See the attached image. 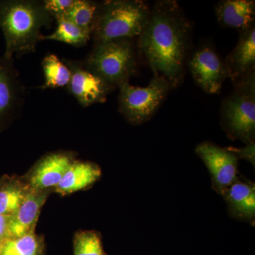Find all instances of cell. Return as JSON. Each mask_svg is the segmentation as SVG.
<instances>
[{"label":"cell","mask_w":255,"mask_h":255,"mask_svg":"<svg viewBox=\"0 0 255 255\" xmlns=\"http://www.w3.org/2000/svg\"><path fill=\"white\" fill-rule=\"evenodd\" d=\"M193 26L177 1L159 0L150 9L136 47L153 72L172 89L182 84L191 44Z\"/></svg>","instance_id":"1"},{"label":"cell","mask_w":255,"mask_h":255,"mask_svg":"<svg viewBox=\"0 0 255 255\" xmlns=\"http://www.w3.org/2000/svg\"><path fill=\"white\" fill-rule=\"evenodd\" d=\"M53 18L43 1L0 0V28L4 34V56L13 58L36 50L41 30L49 28Z\"/></svg>","instance_id":"2"},{"label":"cell","mask_w":255,"mask_h":255,"mask_svg":"<svg viewBox=\"0 0 255 255\" xmlns=\"http://www.w3.org/2000/svg\"><path fill=\"white\" fill-rule=\"evenodd\" d=\"M150 8L141 0L100 2L92 28L95 43L137 38L145 28Z\"/></svg>","instance_id":"3"},{"label":"cell","mask_w":255,"mask_h":255,"mask_svg":"<svg viewBox=\"0 0 255 255\" xmlns=\"http://www.w3.org/2000/svg\"><path fill=\"white\" fill-rule=\"evenodd\" d=\"M84 65L114 89L129 82L137 72L136 44L134 39L94 43Z\"/></svg>","instance_id":"4"},{"label":"cell","mask_w":255,"mask_h":255,"mask_svg":"<svg viewBox=\"0 0 255 255\" xmlns=\"http://www.w3.org/2000/svg\"><path fill=\"white\" fill-rule=\"evenodd\" d=\"M221 107L223 124L233 136L253 142L255 131V73L235 82Z\"/></svg>","instance_id":"5"},{"label":"cell","mask_w":255,"mask_h":255,"mask_svg":"<svg viewBox=\"0 0 255 255\" xmlns=\"http://www.w3.org/2000/svg\"><path fill=\"white\" fill-rule=\"evenodd\" d=\"M119 88V112L132 125L150 120L172 90L167 81L156 76L147 87L132 86L126 82Z\"/></svg>","instance_id":"6"},{"label":"cell","mask_w":255,"mask_h":255,"mask_svg":"<svg viewBox=\"0 0 255 255\" xmlns=\"http://www.w3.org/2000/svg\"><path fill=\"white\" fill-rule=\"evenodd\" d=\"M187 66L196 85L209 95L219 92L228 78L224 60L210 45L199 47L189 56Z\"/></svg>","instance_id":"7"},{"label":"cell","mask_w":255,"mask_h":255,"mask_svg":"<svg viewBox=\"0 0 255 255\" xmlns=\"http://www.w3.org/2000/svg\"><path fill=\"white\" fill-rule=\"evenodd\" d=\"M66 65L71 73L67 90L82 107H88L106 102L114 87L92 73L83 63L66 60Z\"/></svg>","instance_id":"8"},{"label":"cell","mask_w":255,"mask_h":255,"mask_svg":"<svg viewBox=\"0 0 255 255\" xmlns=\"http://www.w3.org/2000/svg\"><path fill=\"white\" fill-rule=\"evenodd\" d=\"M75 157L71 152H57L43 156L23 177L34 189L47 190L57 187Z\"/></svg>","instance_id":"9"},{"label":"cell","mask_w":255,"mask_h":255,"mask_svg":"<svg viewBox=\"0 0 255 255\" xmlns=\"http://www.w3.org/2000/svg\"><path fill=\"white\" fill-rule=\"evenodd\" d=\"M196 153L204 161L220 189L230 187L235 182L238 171L236 154L208 142L199 144Z\"/></svg>","instance_id":"10"},{"label":"cell","mask_w":255,"mask_h":255,"mask_svg":"<svg viewBox=\"0 0 255 255\" xmlns=\"http://www.w3.org/2000/svg\"><path fill=\"white\" fill-rule=\"evenodd\" d=\"M224 62L233 83L255 73V23L240 31L237 44Z\"/></svg>","instance_id":"11"},{"label":"cell","mask_w":255,"mask_h":255,"mask_svg":"<svg viewBox=\"0 0 255 255\" xmlns=\"http://www.w3.org/2000/svg\"><path fill=\"white\" fill-rule=\"evenodd\" d=\"M50 189H32L16 212L9 217V238H19L34 232L40 213L49 196Z\"/></svg>","instance_id":"12"},{"label":"cell","mask_w":255,"mask_h":255,"mask_svg":"<svg viewBox=\"0 0 255 255\" xmlns=\"http://www.w3.org/2000/svg\"><path fill=\"white\" fill-rule=\"evenodd\" d=\"M13 58H0V126L16 112L21 100L22 88Z\"/></svg>","instance_id":"13"},{"label":"cell","mask_w":255,"mask_h":255,"mask_svg":"<svg viewBox=\"0 0 255 255\" xmlns=\"http://www.w3.org/2000/svg\"><path fill=\"white\" fill-rule=\"evenodd\" d=\"M214 11L218 23L223 28L241 31L255 24L254 0H222L214 6Z\"/></svg>","instance_id":"14"},{"label":"cell","mask_w":255,"mask_h":255,"mask_svg":"<svg viewBox=\"0 0 255 255\" xmlns=\"http://www.w3.org/2000/svg\"><path fill=\"white\" fill-rule=\"evenodd\" d=\"M101 169L97 164L75 160L54 190L64 196L86 189L100 177Z\"/></svg>","instance_id":"15"},{"label":"cell","mask_w":255,"mask_h":255,"mask_svg":"<svg viewBox=\"0 0 255 255\" xmlns=\"http://www.w3.org/2000/svg\"><path fill=\"white\" fill-rule=\"evenodd\" d=\"M31 189L23 177L4 175L0 178V215L12 216Z\"/></svg>","instance_id":"16"},{"label":"cell","mask_w":255,"mask_h":255,"mask_svg":"<svg viewBox=\"0 0 255 255\" xmlns=\"http://www.w3.org/2000/svg\"><path fill=\"white\" fill-rule=\"evenodd\" d=\"M57 27L55 31L48 36H42L41 41L50 40L63 42L75 47L85 46L92 37L91 32L82 29L62 16L55 18Z\"/></svg>","instance_id":"17"},{"label":"cell","mask_w":255,"mask_h":255,"mask_svg":"<svg viewBox=\"0 0 255 255\" xmlns=\"http://www.w3.org/2000/svg\"><path fill=\"white\" fill-rule=\"evenodd\" d=\"M43 238L32 232L19 238H8L0 246V255H44Z\"/></svg>","instance_id":"18"},{"label":"cell","mask_w":255,"mask_h":255,"mask_svg":"<svg viewBox=\"0 0 255 255\" xmlns=\"http://www.w3.org/2000/svg\"><path fill=\"white\" fill-rule=\"evenodd\" d=\"M45 82L41 89H56L67 87L71 73L68 65L54 54L47 55L42 60Z\"/></svg>","instance_id":"19"},{"label":"cell","mask_w":255,"mask_h":255,"mask_svg":"<svg viewBox=\"0 0 255 255\" xmlns=\"http://www.w3.org/2000/svg\"><path fill=\"white\" fill-rule=\"evenodd\" d=\"M228 200L236 212L246 217L255 213V187L243 182L233 183L228 193Z\"/></svg>","instance_id":"20"},{"label":"cell","mask_w":255,"mask_h":255,"mask_svg":"<svg viewBox=\"0 0 255 255\" xmlns=\"http://www.w3.org/2000/svg\"><path fill=\"white\" fill-rule=\"evenodd\" d=\"M100 2L90 0H75L64 16L74 24L92 32Z\"/></svg>","instance_id":"21"},{"label":"cell","mask_w":255,"mask_h":255,"mask_svg":"<svg viewBox=\"0 0 255 255\" xmlns=\"http://www.w3.org/2000/svg\"><path fill=\"white\" fill-rule=\"evenodd\" d=\"M74 255H104L100 236L94 231H80L74 238Z\"/></svg>","instance_id":"22"},{"label":"cell","mask_w":255,"mask_h":255,"mask_svg":"<svg viewBox=\"0 0 255 255\" xmlns=\"http://www.w3.org/2000/svg\"><path fill=\"white\" fill-rule=\"evenodd\" d=\"M75 0H45V8L52 17L55 18L65 15Z\"/></svg>","instance_id":"23"},{"label":"cell","mask_w":255,"mask_h":255,"mask_svg":"<svg viewBox=\"0 0 255 255\" xmlns=\"http://www.w3.org/2000/svg\"><path fill=\"white\" fill-rule=\"evenodd\" d=\"M9 217L0 215V246L9 238Z\"/></svg>","instance_id":"24"}]
</instances>
